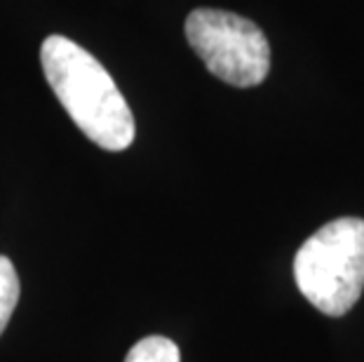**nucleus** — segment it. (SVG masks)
<instances>
[{
	"label": "nucleus",
	"instance_id": "obj_1",
	"mask_svg": "<svg viewBox=\"0 0 364 362\" xmlns=\"http://www.w3.org/2000/svg\"><path fill=\"white\" fill-rule=\"evenodd\" d=\"M43 73L80 132L104 151H125L136 134L132 111L102 61L71 38L50 36L41 48Z\"/></svg>",
	"mask_w": 364,
	"mask_h": 362
},
{
	"label": "nucleus",
	"instance_id": "obj_2",
	"mask_svg": "<svg viewBox=\"0 0 364 362\" xmlns=\"http://www.w3.org/2000/svg\"><path fill=\"white\" fill-rule=\"evenodd\" d=\"M294 278L320 313L346 315L364 289V219L341 217L315 230L296 252Z\"/></svg>",
	"mask_w": 364,
	"mask_h": 362
},
{
	"label": "nucleus",
	"instance_id": "obj_3",
	"mask_svg": "<svg viewBox=\"0 0 364 362\" xmlns=\"http://www.w3.org/2000/svg\"><path fill=\"white\" fill-rule=\"evenodd\" d=\"M186 38L209 73L233 87H254L270 71V45L254 21L200 7L186 19Z\"/></svg>",
	"mask_w": 364,
	"mask_h": 362
},
{
	"label": "nucleus",
	"instance_id": "obj_4",
	"mask_svg": "<svg viewBox=\"0 0 364 362\" xmlns=\"http://www.w3.org/2000/svg\"><path fill=\"white\" fill-rule=\"evenodd\" d=\"M125 362H181L179 346L165 336H146L127 353Z\"/></svg>",
	"mask_w": 364,
	"mask_h": 362
},
{
	"label": "nucleus",
	"instance_id": "obj_5",
	"mask_svg": "<svg viewBox=\"0 0 364 362\" xmlns=\"http://www.w3.org/2000/svg\"><path fill=\"white\" fill-rule=\"evenodd\" d=\"M19 302V278L14 271L12 261L7 257H0V334L5 332L14 308Z\"/></svg>",
	"mask_w": 364,
	"mask_h": 362
}]
</instances>
